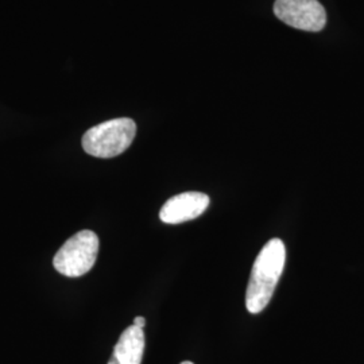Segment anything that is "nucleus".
Segmentation results:
<instances>
[{
    "label": "nucleus",
    "mask_w": 364,
    "mask_h": 364,
    "mask_svg": "<svg viewBox=\"0 0 364 364\" xmlns=\"http://www.w3.org/2000/svg\"><path fill=\"white\" fill-rule=\"evenodd\" d=\"M287 262V248L281 239L269 240L254 262L246 293V308L250 313L262 312L273 297Z\"/></svg>",
    "instance_id": "f257e3e1"
},
{
    "label": "nucleus",
    "mask_w": 364,
    "mask_h": 364,
    "mask_svg": "<svg viewBox=\"0 0 364 364\" xmlns=\"http://www.w3.org/2000/svg\"><path fill=\"white\" fill-rule=\"evenodd\" d=\"M136 134V124L129 117H119L97 124L82 136V149L90 156L114 158L130 147Z\"/></svg>",
    "instance_id": "f03ea898"
},
{
    "label": "nucleus",
    "mask_w": 364,
    "mask_h": 364,
    "mask_svg": "<svg viewBox=\"0 0 364 364\" xmlns=\"http://www.w3.org/2000/svg\"><path fill=\"white\" fill-rule=\"evenodd\" d=\"M99 254V237L93 231L84 230L68 239L55 254L53 264L65 277L76 278L88 273L95 266Z\"/></svg>",
    "instance_id": "7ed1b4c3"
},
{
    "label": "nucleus",
    "mask_w": 364,
    "mask_h": 364,
    "mask_svg": "<svg viewBox=\"0 0 364 364\" xmlns=\"http://www.w3.org/2000/svg\"><path fill=\"white\" fill-rule=\"evenodd\" d=\"M275 16L302 31H321L326 25V9L318 0H277Z\"/></svg>",
    "instance_id": "20e7f679"
},
{
    "label": "nucleus",
    "mask_w": 364,
    "mask_h": 364,
    "mask_svg": "<svg viewBox=\"0 0 364 364\" xmlns=\"http://www.w3.org/2000/svg\"><path fill=\"white\" fill-rule=\"evenodd\" d=\"M209 205V197L201 192H185L173 196L159 212L165 224H181L201 216Z\"/></svg>",
    "instance_id": "39448f33"
},
{
    "label": "nucleus",
    "mask_w": 364,
    "mask_h": 364,
    "mask_svg": "<svg viewBox=\"0 0 364 364\" xmlns=\"http://www.w3.org/2000/svg\"><path fill=\"white\" fill-rule=\"evenodd\" d=\"M144 352V329L132 324L120 335L108 364H141Z\"/></svg>",
    "instance_id": "423d86ee"
},
{
    "label": "nucleus",
    "mask_w": 364,
    "mask_h": 364,
    "mask_svg": "<svg viewBox=\"0 0 364 364\" xmlns=\"http://www.w3.org/2000/svg\"><path fill=\"white\" fill-rule=\"evenodd\" d=\"M134 326H138V328H142V329H144V326H146V318L142 317V316H138V317H135V318H134Z\"/></svg>",
    "instance_id": "0eeeda50"
},
{
    "label": "nucleus",
    "mask_w": 364,
    "mask_h": 364,
    "mask_svg": "<svg viewBox=\"0 0 364 364\" xmlns=\"http://www.w3.org/2000/svg\"><path fill=\"white\" fill-rule=\"evenodd\" d=\"M181 364H193L192 362H183V363Z\"/></svg>",
    "instance_id": "6e6552de"
}]
</instances>
